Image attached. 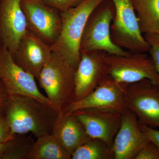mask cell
<instances>
[{
  "label": "cell",
  "mask_w": 159,
  "mask_h": 159,
  "mask_svg": "<svg viewBox=\"0 0 159 159\" xmlns=\"http://www.w3.org/2000/svg\"><path fill=\"white\" fill-rule=\"evenodd\" d=\"M9 94L2 80L0 79V105H3L9 97Z\"/></svg>",
  "instance_id": "obj_26"
},
{
  "label": "cell",
  "mask_w": 159,
  "mask_h": 159,
  "mask_svg": "<svg viewBox=\"0 0 159 159\" xmlns=\"http://www.w3.org/2000/svg\"><path fill=\"white\" fill-rule=\"evenodd\" d=\"M149 141L140 128L136 116L127 109L122 113L121 125L112 146L114 159H134Z\"/></svg>",
  "instance_id": "obj_14"
},
{
  "label": "cell",
  "mask_w": 159,
  "mask_h": 159,
  "mask_svg": "<svg viewBox=\"0 0 159 159\" xmlns=\"http://www.w3.org/2000/svg\"><path fill=\"white\" fill-rule=\"evenodd\" d=\"M21 0H0V47L13 55L27 31Z\"/></svg>",
  "instance_id": "obj_13"
},
{
  "label": "cell",
  "mask_w": 159,
  "mask_h": 159,
  "mask_svg": "<svg viewBox=\"0 0 159 159\" xmlns=\"http://www.w3.org/2000/svg\"><path fill=\"white\" fill-rule=\"evenodd\" d=\"M76 70L61 55L53 52L37 79L51 105L59 114L72 102Z\"/></svg>",
  "instance_id": "obj_3"
},
{
  "label": "cell",
  "mask_w": 159,
  "mask_h": 159,
  "mask_svg": "<svg viewBox=\"0 0 159 159\" xmlns=\"http://www.w3.org/2000/svg\"><path fill=\"white\" fill-rule=\"evenodd\" d=\"M20 4L27 29L46 43L53 45L62 27L60 11L42 0H21Z\"/></svg>",
  "instance_id": "obj_8"
},
{
  "label": "cell",
  "mask_w": 159,
  "mask_h": 159,
  "mask_svg": "<svg viewBox=\"0 0 159 159\" xmlns=\"http://www.w3.org/2000/svg\"><path fill=\"white\" fill-rule=\"evenodd\" d=\"M109 75L91 93L83 99L71 102L62 113L70 115L75 111L87 108L111 110L123 113L126 109V86Z\"/></svg>",
  "instance_id": "obj_10"
},
{
  "label": "cell",
  "mask_w": 159,
  "mask_h": 159,
  "mask_svg": "<svg viewBox=\"0 0 159 159\" xmlns=\"http://www.w3.org/2000/svg\"><path fill=\"white\" fill-rule=\"evenodd\" d=\"M6 142L0 143V159H2L3 154L6 149Z\"/></svg>",
  "instance_id": "obj_27"
},
{
  "label": "cell",
  "mask_w": 159,
  "mask_h": 159,
  "mask_svg": "<svg viewBox=\"0 0 159 159\" xmlns=\"http://www.w3.org/2000/svg\"><path fill=\"white\" fill-rule=\"evenodd\" d=\"M107 54L100 50L80 52V60L75 71L72 102L87 96L108 76Z\"/></svg>",
  "instance_id": "obj_9"
},
{
  "label": "cell",
  "mask_w": 159,
  "mask_h": 159,
  "mask_svg": "<svg viewBox=\"0 0 159 159\" xmlns=\"http://www.w3.org/2000/svg\"><path fill=\"white\" fill-rule=\"evenodd\" d=\"M139 125L148 139L156 145L159 149V130L139 122Z\"/></svg>",
  "instance_id": "obj_25"
},
{
  "label": "cell",
  "mask_w": 159,
  "mask_h": 159,
  "mask_svg": "<svg viewBox=\"0 0 159 159\" xmlns=\"http://www.w3.org/2000/svg\"><path fill=\"white\" fill-rule=\"evenodd\" d=\"M52 53L51 46L28 30L12 57L18 65L37 80Z\"/></svg>",
  "instance_id": "obj_15"
},
{
  "label": "cell",
  "mask_w": 159,
  "mask_h": 159,
  "mask_svg": "<svg viewBox=\"0 0 159 159\" xmlns=\"http://www.w3.org/2000/svg\"><path fill=\"white\" fill-rule=\"evenodd\" d=\"M115 13L112 0H104L91 12L80 44V51L100 50L108 54L127 55L131 52L115 44L111 38V28Z\"/></svg>",
  "instance_id": "obj_4"
},
{
  "label": "cell",
  "mask_w": 159,
  "mask_h": 159,
  "mask_svg": "<svg viewBox=\"0 0 159 159\" xmlns=\"http://www.w3.org/2000/svg\"><path fill=\"white\" fill-rule=\"evenodd\" d=\"M125 100L127 109L139 122L159 128V85L148 79L128 84Z\"/></svg>",
  "instance_id": "obj_7"
},
{
  "label": "cell",
  "mask_w": 159,
  "mask_h": 159,
  "mask_svg": "<svg viewBox=\"0 0 159 159\" xmlns=\"http://www.w3.org/2000/svg\"><path fill=\"white\" fill-rule=\"evenodd\" d=\"M82 123L92 138L102 140L112 147L120 128L122 113L97 108L81 109L72 114Z\"/></svg>",
  "instance_id": "obj_12"
},
{
  "label": "cell",
  "mask_w": 159,
  "mask_h": 159,
  "mask_svg": "<svg viewBox=\"0 0 159 159\" xmlns=\"http://www.w3.org/2000/svg\"><path fill=\"white\" fill-rule=\"evenodd\" d=\"M71 159H114L112 147L100 139L91 138L77 148Z\"/></svg>",
  "instance_id": "obj_19"
},
{
  "label": "cell",
  "mask_w": 159,
  "mask_h": 159,
  "mask_svg": "<svg viewBox=\"0 0 159 159\" xmlns=\"http://www.w3.org/2000/svg\"><path fill=\"white\" fill-rule=\"evenodd\" d=\"M142 34H159V0H132Z\"/></svg>",
  "instance_id": "obj_18"
},
{
  "label": "cell",
  "mask_w": 159,
  "mask_h": 159,
  "mask_svg": "<svg viewBox=\"0 0 159 159\" xmlns=\"http://www.w3.org/2000/svg\"><path fill=\"white\" fill-rule=\"evenodd\" d=\"M0 79L9 95L30 96L52 106L47 97L39 89L35 82L36 79L18 65L8 49L1 47Z\"/></svg>",
  "instance_id": "obj_11"
},
{
  "label": "cell",
  "mask_w": 159,
  "mask_h": 159,
  "mask_svg": "<svg viewBox=\"0 0 159 159\" xmlns=\"http://www.w3.org/2000/svg\"><path fill=\"white\" fill-rule=\"evenodd\" d=\"M134 159H159V149L149 140L139 152Z\"/></svg>",
  "instance_id": "obj_24"
},
{
  "label": "cell",
  "mask_w": 159,
  "mask_h": 159,
  "mask_svg": "<svg viewBox=\"0 0 159 159\" xmlns=\"http://www.w3.org/2000/svg\"><path fill=\"white\" fill-rule=\"evenodd\" d=\"M108 74L116 81L129 84L148 79L159 85V74L152 60L145 53L127 55L107 54Z\"/></svg>",
  "instance_id": "obj_6"
},
{
  "label": "cell",
  "mask_w": 159,
  "mask_h": 159,
  "mask_svg": "<svg viewBox=\"0 0 159 159\" xmlns=\"http://www.w3.org/2000/svg\"><path fill=\"white\" fill-rule=\"evenodd\" d=\"M144 36L149 45L150 57L159 74V34H145Z\"/></svg>",
  "instance_id": "obj_21"
},
{
  "label": "cell",
  "mask_w": 159,
  "mask_h": 159,
  "mask_svg": "<svg viewBox=\"0 0 159 159\" xmlns=\"http://www.w3.org/2000/svg\"><path fill=\"white\" fill-rule=\"evenodd\" d=\"M52 134L71 156L91 138L82 123L73 114H59L53 125Z\"/></svg>",
  "instance_id": "obj_16"
},
{
  "label": "cell",
  "mask_w": 159,
  "mask_h": 159,
  "mask_svg": "<svg viewBox=\"0 0 159 159\" xmlns=\"http://www.w3.org/2000/svg\"><path fill=\"white\" fill-rule=\"evenodd\" d=\"M48 6L55 8L60 12L74 8L79 5L84 0H42Z\"/></svg>",
  "instance_id": "obj_23"
},
{
  "label": "cell",
  "mask_w": 159,
  "mask_h": 159,
  "mask_svg": "<svg viewBox=\"0 0 159 159\" xmlns=\"http://www.w3.org/2000/svg\"><path fill=\"white\" fill-rule=\"evenodd\" d=\"M104 0H84L78 6L61 12L62 27L58 38L51 46L74 68L80 60V44L86 24L91 12Z\"/></svg>",
  "instance_id": "obj_2"
},
{
  "label": "cell",
  "mask_w": 159,
  "mask_h": 159,
  "mask_svg": "<svg viewBox=\"0 0 159 159\" xmlns=\"http://www.w3.org/2000/svg\"><path fill=\"white\" fill-rule=\"evenodd\" d=\"M4 109L13 134L31 133L36 138L52 134L59 114L52 106L34 97L19 94L9 95Z\"/></svg>",
  "instance_id": "obj_1"
},
{
  "label": "cell",
  "mask_w": 159,
  "mask_h": 159,
  "mask_svg": "<svg viewBox=\"0 0 159 159\" xmlns=\"http://www.w3.org/2000/svg\"><path fill=\"white\" fill-rule=\"evenodd\" d=\"M34 140L26 134H16L6 142L2 159H27L30 148Z\"/></svg>",
  "instance_id": "obj_20"
},
{
  "label": "cell",
  "mask_w": 159,
  "mask_h": 159,
  "mask_svg": "<svg viewBox=\"0 0 159 159\" xmlns=\"http://www.w3.org/2000/svg\"><path fill=\"white\" fill-rule=\"evenodd\" d=\"M27 159H71L53 134L38 137L31 145Z\"/></svg>",
  "instance_id": "obj_17"
},
{
  "label": "cell",
  "mask_w": 159,
  "mask_h": 159,
  "mask_svg": "<svg viewBox=\"0 0 159 159\" xmlns=\"http://www.w3.org/2000/svg\"><path fill=\"white\" fill-rule=\"evenodd\" d=\"M112 1L115 8L111 28L113 42L132 53L148 52L149 45L140 29L132 0Z\"/></svg>",
  "instance_id": "obj_5"
},
{
  "label": "cell",
  "mask_w": 159,
  "mask_h": 159,
  "mask_svg": "<svg viewBox=\"0 0 159 159\" xmlns=\"http://www.w3.org/2000/svg\"><path fill=\"white\" fill-rule=\"evenodd\" d=\"M4 105H0V143L13 139L16 134L12 133L4 109Z\"/></svg>",
  "instance_id": "obj_22"
}]
</instances>
